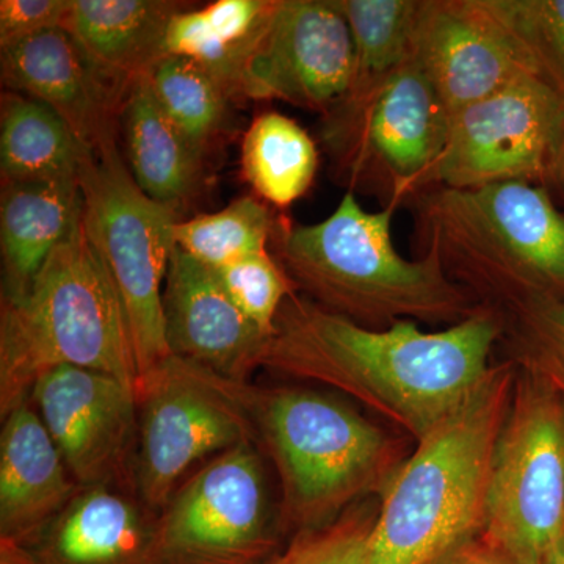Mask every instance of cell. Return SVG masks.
<instances>
[{"label":"cell","instance_id":"cell-1","mask_svg":"<svg viewBox=\"0 0 564 564\" xmlns=\"http://www.w3.org/2000/svg\"><path fill=\"white\" fill-rule=\"evenodd\" d=\"M505 329V314L485 304L443 332L410 321L372 329L292 292L261 367L332 386L419 443L488 378Z\"/></svg>","mask_w":564,"mask_h":564},{"label":"cell","instance_id":"cell-2","mask_svg":"<svg viewBox=\"0 0 564 564\" xmlns=\"http://www.w3.org/2000/svg\"><path fill=\"white\" fill-rule=\"evenodd\" d=\"M399 206L367 212L352 193L315 225L278 221L272 243L304 299L372 329L410 321L455 323L484 306L444 272L433 251L408 261L392 242Z\"/></svg>","mask_w":564,"mask_h":564},{"label":"cell","instance_id":"cell-3","mask_svg":"<svg viewBox=\"0 0 564 564\" xmlns=\"http://www.w3.org/2000/svg\"><path fill=\"white\" fill-rule=\"evenodd\" d=\"M516 375L518 362L494 364L474 395L419 441L380 497L369 564H440L480 536Z\"/></svg>","mask_w":564,"mask_h":564},{"label":"cell","instance_id":"cell-4","mask_svg":"<svg viewBox=\"0 0 564 564\" xmlns=\"http://www.w3.org/2000/svg\"><path fill=\"white\" fill-rule=\"evenodd\" d=\"M413 207L423 252L478 303L508 314L532 300H564V215L545 188L436 185Z\"/></svg>","mask_w":564,"mask_h":564},{"label":"cell","instance_id":"cell-5","mask_svg":"<svg viewBox=\"0 0 564 564\" xmlns=\"http://www.w3.org/2000/svg\"><path fill=\"white\" fill-rule=\"evenodd\" d=\"M61 366L110 375L139 397L128 318L85 232L82 206L68 236L52 251L29 291L21 299L2 300V419L31 402L36 381Z\"/></svg>","mask_w":564,"mask_h":564},{"label":"cell","instance_id":"cell-6","mask_svg":"<svg viewBox=\"0 0 564 564\" xmlns=\"http://www.w3.org/2000/svg\"><path fill=\"white\" fill-rule=\"evenodd\" d=\"M248 404L256 441L280 478L281 525L296 533L383 496L406 459L402 443L381 426L313 389L251 386Z\"/></svg>","mask_w":564,"mask_h":564},{"label":"cell","instance_id":"cell-7","mask_svg":"<svg viewBox=\"0 0 564 564\" xmlns=\"http://www.w3.org/2000/svg\"><path fill=\"white\" fill-rule=\"evenodd\" d=\"M452 113L419 63L352 88L322 115L321 143L333 180L381 206L413 203L434 187Z\"/></svg>","mask_w":564,"mask_h":564},{"label":"cell","instance_id":"cell-8","mask_svg":"<svg viewBox=\"0 0 564 564\" xmlns=\"http://www.w3.org/2000/svg\"><path fill=\"white\" fill-rule=\"evenodd\" d=\"M79 184L85 232L128 318L141 386L172 356L165 337L163 284L181 217L140 191L118 140L85 154Z\"/></svg>","mask_w":564,"mask_h":564},{"label":"cell","instance_id":"cell-9","mask_svg":"<svg viewBox=\"0 0 564 564\" xmlns=\"http://www.w3.org/2000/svg\"><path fill=\"white\" fill-rule=\"evenodd\" d=\"M480 538L514 564H549L564 544V402L524 356L494 452Z\"/></svg>","mask_w":564,"mask_h":564},{"label":"cell","instance_id":"cell-10","mask_svg":"<svg viewBox=\"0 0 564 564\" xmlns=\"http://www.w3.org/2000/svg\"><path fill=\"white\" fill-rule=\"evenodd\" d=\"M250 388L176 356L141 381L133 481L151 511L162 513L196 463L258 443Z\"/></svg>","mask_w":564,"mask_h":564},{"label":"cell","instance_id":"cell-11","mask_svg":"<svg viewBox=\"0 0 564 564\" xmlns=\"http://www.w3.org/2000/svg\"><path fill=\"white\" fill-rule=\"evenodd\" d=\"M258 443L214 456L173 494L155 525L152 564H262L276 521Z\"/></svg>","mask_w":564,"mask_h":564},{"label":"cell","instance_id":"cell-12","mask_svg":"<svg viewBox=\"0 0 564 564\" xmlns=\"http://www.w3.org/2000/svg\"><path fill=\"white\" fill-rule=\"evenodd\" d=\"M434 187L564 182V91L527 77L452 117Z\"/></svg>","mask_w":564,"mask_h":564},{"label":"cell","instance_id":"cell-13","mask_svg":"<svg viewBox=\"0 0 564 564\" xmlns=\"http://www.w3.org/2000/svg\"><path fill=\"white\" fill-rule=\"evenodd\" d=\"M31 402L80 488L135 489L139 397L110 375L61 366L40 378Z\"/></svg>","mask_w":564,"mask_h":564},{"label":"cell","instance_id":"cell-14","mask_svg":"<svg viewBox=\"0 0 564 564\" xmlns=\"http://www.w3.org/2000/svg\"><path fill=\"white\" fill-rule=\"evenodd\" d=\"M355 50L333 0H278L245 69L243 99L325 115L351 90Z\"/></svg>","mask_w":564,"mask_h":564},{"label":"cell","instance_id":"cell-15","mask_svg":"<svg viewBox=\"0 0 564 564\" xmlns=\"http://www.w3.org/2000/svg\"><path fill=\"white\" fill-rule=\"evenodd\" d=\"M415 62L452 117L527 77H545L491 0H423Z\"/></svg>","mask_w":564,"mask_h":564},{"label":"cell","instance_id":"cell-16","mask_svg":"<svg viewBox=\"0 0 564 564\" xmlns=\"http://www.w3.org/2000/svg\"><path fill=\"white\" fill-rule=\"evenodd\" d=\"M0 62L3 87L54 110L85 150L118 140L122 106L137 80L102 68L65 28L11 44Z\"/></svg>","mask_w":564,"mask_h":564},{"label":"cell","instance_id":"cell-17","mask_svg":"<svg viewBox=\"0 0 564 564\" xmlns=\"http://www.w3.org/2000/svg\"><path fill=\"white\" fill-rule=\"evenodd\" d=\"M165 337L172 356L218 377L248 383L270 337L234 304L204 263L176 247L163 288Z\"/></svg>","mask_w":564,"mask_h":564},{"label":"cell","instance_id":"cell-18","mask_svg":"<svg viewBox=\"0 0 564 564\" xmlns=\"http://www.w3.org/2000/svg\"><path fill=\"white\" fill-rule=\"evenodd\" d=\"M0 540L31 545L79 492L32 402L2 419Z\"/></svg>","mask_w":564,"mask_h":564},{"label":"cell","instance_id":"cell-19","mask_svg":"<svg viewBox=\"0 0 564 564\" xmlns=\"http://www.w3.org/2000/svg\"><path fill=\"white\" fill-rule=\"evenodd\" d=\"M158 518L135 489L80 488L28 547L44 564H152Z\"/></svg>","mask_w":564,"mask_h":564},{"label":"cell","instance_id":"cell-20","mask_svg":"<svg viewBox=\"0 0 564 564\" xmlns=\"http://www.w3.org/2000/svg\"><path fill=\"white\" fill-rule=\"evenodd\" d=\"M82 206L79 180L3 182L0 196L2 300L21 299Z\"/></svg>","mask_w":564,"mask_h":564},{"label":"cell","instance_id":"cell-21","mask_svg":"<svg viewBox=\"0 0 564 564\" xmlns=\"http://www.w3.org/2000/svg\"><path fill=\"white\" fill-rule=\"evenodd\" d=\"M124 161L133 181L152 202L181 217L202 181L204 155L163 113L147 77L132 85L120 118Z\"/></svg>","mask_w":564,"mask_h":564},{"label":"cell","instance_id":"cell-22","mask_svg":"<svg viewBox=\"0 0 564 564\" xmlns=\"http://www.w3.org/2000/svg\"><path fill=\"white\" fill-rule=\"evenodd\" d=\"M184 9L169 0H73L63 28L102 68L133 84L165 57L170 22Z\"/></svg>","mask_w":564,"mask_h":564},{"label":"cell","instance_id":"cell-23","mask_svg":"<svg viewBox=\"0 0 564 564\" xmlns=\"http://www.w3.org/2000/svg\"><path fill=\"white\" fill-rule=\"evenodd\" d=\"M278 0H217L184 9L170 22L165 54L202 66L232 99L243 98L245 69L272 20Z\"/></svg>","mask_w":564,"mask_h":564},{"label":"cell","instance_id":"cell-24","mask_svg":"<svg viewBox=\"0 0 564 564\" xmlns=\"http://www.w3.org/2000/svg\"><path fill=\"white\" fill-rule=\"evenodd\" d=\"M87 150L50 107L6 91L0 104V173L3 182L79 180Z\"/></svg>","mask_w":564,"mask_h":564},{"label":"cell","instance_id":"cell-25","mask_svg":"<svg viewBox=\"0 0 564 564\" xmlns=\"http://www.w3.org/2000/svg\"><path fill=\"white\" fill-rule=\"evenodd\" d=\"M317 170V143L299 122L278 111L251 122L242 143V173L265 204L284 209L299 202Z\"/></svg>","mask_w":564,"mask_h":564},{"label":"cell","instance_id":"cell-26","mask_svg":"<svg viewBox=\"0 0 564 564\" xmlns=\"http://www.w3.org/2000/svg\"><path fill=\"white\" fill-rule=\"evenodd\" d=\"M350 29L352 88L364 87L415 61L423 0H333Z\"/></svg>","mask_w":564,"mask_h":564},{"label":"cell","instance_id":"cell-27","mask_svg":"<svg viewBox=\"0 0 564 564\" xmlns=\"http://www.w3.org/2000/svg\"><path fill=\"white\" fill-rule=\"evenodd\" d=\"M147 79L163 113L206 155L234 101L228 90L202 66L173 55H165Z\"/></svg>","mask_w":564,"mask_h":564},{"label":"cell","instance_id":"cell-28","mask_svg":"<svg viewBox=\"0 0 564 564\" xmlns=\"http://www.w3.org/2000/svg\"><path fill=\"white\" fill-rule=\"evenodd\" d=\"M276 220L265 203L242 196L215 214L177 221L176 247L210 269L269 251Z\"/></svg>","mask_w":564,"mask_h":564},{"label":"cell","instance_id":"cell-29","mask_svg":"<svg viewBox=\"0 0 564 564\" xmlns=\"http://www.w3.org/2000/svg\"><path fill=\"white\" fill-rule=\"evenodd\" d=\"M378 508L369 499L351 505L329 524L296 533L284 551L262 564H369Z\"/></svg>","mask_w":564,"mask_h":564},{"label":"cell","instance_id":"cell-30","mask_svg":"<svg viewBox=\"0 0 564 564\" xmlns=\"http://www.w3.org/2000/svg\"><path fill=\"white\" fill-rule=\"evenodd\" d=\"M210 270L248 321L272 337L282 304L295 292L274 254L270 250L258 252Z\"/></svg>","mask_w":564,"mask_h":564},{"label":"cell","instance_id":"cell-31","mask_svg":"<svg viewBox=\"0 0 564 564\" xmlns=\"http://www.w3.org/2000/svg\"><path fill=\"white\" fill-rule=\"evenodd\" d=\"M545 80L564 91V0H491Z\"/></svg>","mask_w":564,"mask_h":564},{"label":"cell","instance_id":"cell-32","mask_svg":"<svg viewBox=\"0 0 564 564\" xmlns=\"http://www.w3.org/2000/svg\"><path fill=\"white\" fill-rule=\"evenodd\" d=\"M522 350L543 352L564 367V300L540 299L505 314Z\"/></svg>","mask_w":564,"mask_h":564},{"label":"cell","instance_id":"cell-33","mask_svg":"<svg viewBox=\"0 0 564 564\" xmlns=\"http://www.w3.org/2000/svg\"><path fill=\"white\" fill-rule=\"evenodd\" d=\"M73 0H2L0 50L40 33L63 28Z\"/></svg>","mask_w":564,"mask_h":564},{"label":"cell","instance_id":"cell-34","mask_svg":"<svg viewBox=\"0 0 564 564\" xmlns=\"http://www.w3.org/2000/svg\"><path fill=\"white\" fill-rule=\"evenodd\" d=\"M440 564H514L499 551L486 544L480 536L464 544Z\"/></svg>","mask_w":564,"mask_h":564},{"label":"cell","instance_id":"cell-35","mask_svg":"<svg viewBox=\"0 0 564 564\" xmlns=\"http://www.w3.org/2000/svg\"><path fill=\"white\" fill-rule=\"evenodd\" d=\"M521 356L529 359V361L547 378L549 383L554 386L564 402V367L560 366L554 359L549 358V356L543 355V352L522 350Z\"/></svg>","mask_w":564,"mask_h":564},{"label":"cell","instance_id":"cell-36","mask_svg":"<svg viewBox=\"0 0 564 564\" xmlns=\"http://www.w3.org/2000/svg\"><path fill=\"white\" fill-rule=\"evenodd\" d=\"M0 564H44L28 545L0 540Z\"/></svg>","mask_w":564,"mask_h":564},{"label":"cell","instance_id":"cell-37","mask_svg":"<svg viewBox=\"0 0 564 564\" xmlns=\"http://www.w3.org/2000/svg\"><path fill=\"white\" fill-rule=\"evenodd\" d=\"M549 564H564V544L558 551L555 552V555L552 556L551 562Z\"/></svg>","mask_w":564,"mask_h":564}]
</instances>
